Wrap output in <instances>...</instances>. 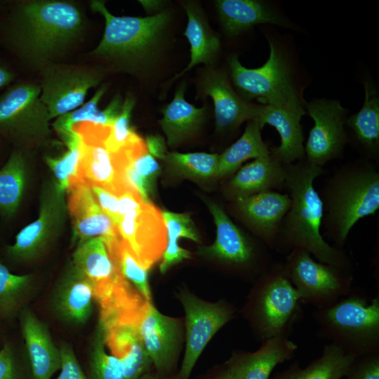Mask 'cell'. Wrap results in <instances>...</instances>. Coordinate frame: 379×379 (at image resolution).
I'll use <instances>...</instances> for the list:
<instances>
[{"mask_svg":"<svg viewBox=\"0 0 379 379\" xmlns=\"http://www.w3.org/2000/svg\"><path fill=\"white\" fill-rule=\"evenodd\" d=\"M200 98L211 97L214 105L216 132L230 134L244 121L255 119L262 105H256L242 98L234 90L225 69L206 67L197 84Z\"/></svg>","mask_w":379,"mask_h":379,"instance_id":"cell-18","label":"cell"},{"mask_svg":"<svg viewBox=\"0 0 379 379\" xmlns=\"http://www.w3.org/2000/svg\"><path fill=\"white\" fill-rule=\"evenodd\" d=\"M61 367L60 374L55 379H88L81 368L73 348L68 344L60 347Z\"/></svg>","mask_w":379,"mask_h":379,"instance_id":"cell-44","label":"cell"},{"mask_svg":"<svg viewBox=\"0 0 379 379\" xmlns=\"http://www.w3.org/2000/svg\"><path fill=\"white\" fill-rule=\"evenodd\" d=\"M162 215L166 227V245L159 270L164 274L172 266L191 257L189 251L179 246V238H187L195 242H200V238L189 213L164 211Z\"/></svg>","mask_w":379,"mask_h":379,"instance_id":"cell-35","label":"cell"},{"mask_svg":"<svg viewBox=\"0 0 379 379\" xmlns=\"http://www.w3.org/2000/svg\"><path fill=\"white\" fill-rule=\"evenodd\" d=\"M146 11H153L161 4V1H139Z\"/></svg>","mask_w":379,"mask_h":379,"instance_id":"cell-50","label":"cell"},{"mask_svg":"<svg viewBox=\"0 0 379 379\" xmlns=\"http://www.w3.org/2000/svg\"><path fill=\"white\" fill-rule=\"evenodd\" d=\"M32 274H15L0 262V318H8L20 313L29 296Z\"/></svg>","mask_w":379,"mask_h":379,"instance_id":"cell-37","label":"cell"},{"mask_svg":"<svg viewBox=\"0 0 379 379\" xmlns=\"http://www.w3.org/2000/svg\"><path fill=\"white\" fill-rule=\"evenodd\" d=\"M67 149L59 157H46L45 161L55 177L58 188L65 192L76 178L81 156V138L74 130L60 135Z\"/></svg>","mask_w":379,"mask_h":379,"instance_id":"cell-40","label":"cell"},{"mask_svg":"<svg viewBox=\"0 0 379 379\" xmlns=\"http://www.w3.org/2000/svg\"><path fill=\"white\" fill-rule=\"evenodd\" d=\"M302 114L262 105L255 119L260 129L266 124L273 126L280 136V145L270 148V154L282 164H290L305 158L304 135L300 124Z\"/></svg>","mask_w":379,"mask_h":379,"instance_id":"cell-26","label":"cell"},{"mask_svg":"<svg viewBox=\"0 0 379 379\" xmlns=\"http://www.w3.org/2000/svg\"><path fill=\"white\" fill-rule=\"evenodd\" d=\"M39 84L22 82L0 95V133L22 142H38L51 133Z\"/></svg>","mask_w":379,"mask_h":379,"instance_id":"cell-13","label":"cell"},{"mask_svg":"<svg viewBox=\"0 0 379 379\" xmlns=\"http://www.w3.org/2000/svg\"><path fill=\"white\" fill-rule=\"evenodd\" d=\"M118 197V232L142 267L148 270L166 248V227L162 212L135 190H128Z\"/></svg>","mask_w":379,"mask_h":379,"instance_id":"cell-9","label":"cell"},{"mask_svg":"<svg viewBox=\"0 0 379 379\" xmlns=\"http://www.w3.org/2000/svg\"><path fill=\"white\" fill-rule=\"evenodd\" d=\"M26 182V160L21 150L14 151L0 170V214L12 217L22 198Z\"/></svg>","mask_w":379,"mask_h":379,"instance_id":"cell-36","label":"cell"},{"mask_svg":"<svg viewBox=\"0 0 379 379\" xmlns=\"http://www.w3.org/2000/svg\"><path fill=\"white\" fill-rule=\"evenodd\" d=\"M260 131L255 119L248 121L241 136L219 154L216 178L232 175L246 161L270 154V147L263 141Z\"/></svg>","mask_w":379,"mask_h":379,"instance_id":"cell-34","label":"cell"},{"mask_svg":"<svg viewBox=\"0 0 379 379\" xmlns=\"http://www.w3.org/2000/svg\"><path fill=\"white\" fill-rule=\"evenodd\" d=\"M298 345L286 337H273L262 341L253 352L233 354L227 365L239 379H269L274 368L291 359Z\"/></svg>","mask_w":379,"mask_h":379,"instance_id":"cell-25","label":"cell"},{"mask_svg":"<svg viewBox=\"0 0 379 379\" xmlns=\"http://www.w3.org/2000/svg\"><path fill=\"white\" fill-rule=\"evenodd\" d=\"M72 265L92 283L94 292L111 284L120 274L100 237L78 244Z\"/></svg>","mask_w":379,"mask_h":379,"instance_id":"cell-31","label":"cell"},{"mask_svg":"<svg viewBox=\"0 0 379 379\" xmlns=\"http://www.w3.org/2000/svg\"><path fill=\"white\" fill-rule=\"evenodd\" d=\"M91 10L105 20L98 45L89 55L107 71L144 77L158 62L171 21L167 10L146 17L116 16L100 0L90 2Z\"/></svg>","mask_w":379,"mask_h":379,"instance_id":"cell-3","label":"cell"},{"mask_svg":"<svg viewBox=\"0 0 379 379\" xmlns=\"http://www.w3.org/2000/svg\"><path fill=\"white\" fill-rule=\"evenodd\" d=\"M185 313V351L178 379H189L199 356L214 335L234 317L225 302H209L182 291L178 294Z\"/></svg>","mask_w":379,"mask_h":379,"instance_id":"cell-14","label":"cell"},{"mask_svg":"<svg viewBox=\"0 0 379 379\" xmlns=\"http://www.w3.org/2000/svg\"><path fill=\"white\" fill-rule=\"evenodd\" d=\"M147 300L130 284H121L99 298L98 324L106 347L119 359L124 379H139L153 366L141 338L138 323Z\"/></svg>","mask_w":379,"mask_h":379,"instance_id":"cell-5","label":"cell"},{"mask_svg":"<svg viewBox=\"0 0 379 379\" xmlns=\"http://www.w3.org/2000/svg\"><path fill=\"white\" fill-rule=\"evenodd\" d=\"M345 377V379H379V353L357 357Z\"/></svg>","mask_w":379,"mask_h":379,"instance_id":"cell-43","label":"cell"},{"mask_svg":"<svg viewBox=\"0 0 379 379\" xmlns=\"http://www.w3.org/2000/svg\"><path fill=\"white\" fill-rule=\"evenodd\" d=\"M66 191L74 241L77 244L95 237L107 244L120 237L116 225L98 205L89 184L74 179Z\"/></svg>","mask_w":379,"mask_h":379,"instance_id":"cell-21","label":"cell"},{"mask_svg":"<svg viewBox=\"0 0 379 379\" xmlns=\"http://www.w3.org/2000/svg\"><path fill=\"white\" fill-rule=\"evenodd\" d=\"M218 154L205 152H167L164 161L173 173L188 178H215Z\"/></svg>","mask_w":379,"mask_h":379,"instance_id":"cell-39","label":"cell"},{"mask_svg":"<svg viewBox=\"0 0 379 379\" xmlns=\"http://www.w3.org/2000/svg\"><path fill=\"white\" fill-rule=\"evenodd\" d=\"M138 328L145 347L153 366L160 374L173 368L180 343V321L161 314L146 300L142 309Z\"/></svg>","mask_w":379,"mask_h":379,"instance_id":"cell-19","label":"cell"},{"mask_svg":"<svg viewBox=\"0 0 379 379\" xmlns=\"http://www.w3.org/2000/svg\"><path fill=\"white\" fill-rule=\"evenodd\" d=\"M185 84L175 91L173 100L162 109L159 123L164 132L167 144L173 147L192 134L204 121L207 107H197L185 98Z\"/></svg>","mask_w":379,"mask_h":379,"instance_id":"cell-30","label":"cell"},{"mask_svg":"<svg viewBox=\"0 0 379 379\" xmlns=\"http://www.w3.org/2000/svg\"><path fill=\"white\" fill-rule=\"evenodd\" d=\"M305 106L314 121L305 146V159L323 168L341 157L349 142L345 127L347 111L336 100L317 99Z\"/></svg>","mask_w":379,"mask_h":379,"instance_id":"cell-15","label":"cell"},{"mask_svg":"<svg viewBox=\"0 0 379 379\" xmlns=\"http://www.w3.org/2000/svg\"><path fill=\"white\" fill-rule=\"evenodd\" d=\"M365 99L361 109L347 118V128L362 159L378 165L379 157V98L375 88L364 81Z\"/></svg>","mask_w":379,"mask_h":379,"instance_id":"cell-28","label":"cell"},{"mask_svg":"<svg viewBox=\"0 0 379 379\" xmlns=\"http://www.w3.org/2000/svg\"><path fill=\"white\" fill-rule=\"evenodd\" d=\"M106 246L112 262L121 275L145 300L152 301L147 270L142 267L127 244L119 237L106 244Z\"/></svg>","mask_w":379,"mask_h":379,"instance_id":"cell-38","label":"cell"},{"mask_svg":"<svg viewBox=\"0 0 379 379\" xmlns=\"http://www.w3.org/2000/svg\"><path fill=\"white\" fill-rule=\"evenodd\" d=\"M245 312L262 341L278 336L288 338L302 310L299 294L282 262H274L258 277Z\"/></svg>","mask_w":379,"mask_h":379,"instance_id":"cell-7","label":"cell"},{"mask_svg":"<svg viewBox=\"0 0 379 379\" xmlns=\"http://www.w3.org/2000/svg\"><path fill=\"white\" fill-rule=\"evenodd\" d=\"M88 379H124L119 359L106 351L103 333L98 324L94 333L88 357Z\"/></svg>","mask_w":379,"mask_h":379,"instance_id":"cell-41","label":"cell"},{"mask_svg":"<svg viewBox=\"0 0 379 379\" xmlns=\"http://www.w3.org/2000/svg\"><path fill=\"white\" fill-rule=\"evenodd\" d=\"M86 20L80 6L66 0H28L15 4L8 20L9 47L30 68L59 62L81 41Z\"/></svg>","mask_w":379,"mask_h":379,"instance_id":"cell-1","label":"cell"},{"mask_svg":"<svg viewBox=\"0 0 379 379\" xmlns=\"http://www.w3.org/2000/svg\"><path fill=\"white\" fill-rule=\"evenodd\" d=\"M107 88V84H101L88 102L77 109L56 118L53 124L55 131L62 135L72 131L74 126L81 123L111 126L121 110L124 99L117 94L108 105L101 110L98 105Z\"/></svg>","mask_w":379,"mask_h":379,"instance_id":"cell-33","label":"cell"},{"mask_svg":"<svg viewBox=\"0 0 379 379\" xmlns=\"http://www.w3.org/2000/svg\"><path fill=\"white\" fill-rule=\"evenodd\" d=\"M323 206L321 228L333 246L343 249L353 226L379 208V171L361 159L345 164L328 177L318 191Z\"/></svg>","mask_w":379,"mask_h":379,"instance_id":"cell-4","label":"cell"},{"mask_svg":"<svg viewBox=\"0 0 379 379\" xmlns=\"http://www.w3.org/2000/svg\"><path fill=\"white\" fill-rule=\"evenodd\" d=\"M213 216L216 237L214 242L198 249L200 255L239 269H251L258 277L274 263L271 249L262 241H255L245 234L218 204L207 201Z\"/></svg>","mask_w":379,"mask_h":379,"instance_id":"cell-12","label":"cell"},{"mask_svg":"<svg viewBox=\"0 0 379 379\" xmlns=\"http://www.w3.org/2000/svg\"><path fill=\"white\" fill-rule=\"evenodd\" d=\"M282 262L301 303L315 309L333 304L353 288L354 272L316 261L303 248H293Z\"/></svg>","mask_w":379,"mask_h":379,"instance_id":"cell-10","label":"cell"},{"mask_svg":"<svg viewBox=\"0 0 379 379\" xmlns=\"http://www.w3.org/2000/svg\"><path fill=\"white\" fill-rule=\"evenodd\" d=\"M285 168L284 187L291 205L280 225L274 250L288 254L301 248L319 262L354 272V263L347 253L327 243L321 233L323 206L314 182L324 170L305 158L285 165Z\"/></svg>","mask_w":379,"mask_h":379,"instance_id":"cell-2","label":"cell"},{"mask_svg":"<svg viewBox=\"0 0 379 379\" xmlns=\"http://www.w3.org/2000/svg\"><path fill=\"white\" fill-rule=\"evenodd\" d=\"M64 193L55 183L44 191L36 220L21 230L6 253L16 261H29L41 255L53 242L63 223L66 211Z\"/></svg>","mask_w":379,"mask_h":379,"instance_id":"cell-17","label":"cell"},{"mask_svg":"<svg viewBox=\"0 0 379 379\" xmlns=\"http://www.w3.org/2000/svg\"><path fill=\"white\" fill-rule=\"evenodd\" d=\"M31 379H51L61 367L60 347L54 343L47 325L28 308L19 313Z\"/></svg>","mask_w":379,"mask_h":379,"instance_id":"cell-23","label":"cell"},{"mask_svg":"<svg viewBox=\"0 0 379 379\" xmlns=\"http://www.w3.org/2000/svg\"><path fill=\"white\" fill-rule=\"evenodd\" d=\"M91 187L100 208L117 225L119 218V199L118 196L100 187L95 185H91Z\"/></svg>","mask_w":379,"mask_h":379,"instance_id":"cell-46","label":"cell"},{"mask_svg":"<svg viewBox=\"0 0 379 379\" xmlns=\"http://www.w3.org/2000/svg\"><path fill=\"white\" fill-rule=\"evenodd\" d=\"M290 205L287 193L266 191L233 200L232 211L260 240L274 250Z\"/></svg>","mask_w":379,"mask_h":379,"instance_id":"cell-20","label":"cell"},{"mask_svg":"<svg viewBox=\"0 0 379 379\" xmlns=\"http://www.w3.org/2000/svg\"><path fill=\"white\" fill-rule=\"evenodd\" d=\"M109 72L100 65L49 63L40 70L41 101L51 121L81 106L88 91L98 86Z\"/></svg>","mask_w":379,"mask_h":379,"instance_id":"cell-11","label":"cell"},{"mask_svg":"<svg viewBox=\"0 0 379 379\" xmlns=\"http://www.w3.org/2000/svg\"><path fill=\"white\" fill-rule=\"evenodd\" d=\"M145 145L149 153L154 157L164 160L167 154L165 142L162 137L149 135L145 138Z\"/></svg>","mask_w":379,"mask_h":379,"instance_id":"cell-47","label":"cell"},{"mask_svg":"<svg viewBox=\"0 0 379 379\" xmlns=\"http://www.w3.org/2000/svg\"><path fill=\"white\" fill-rule=\"evenodd\" d=\"M182 5L187 16L184 35L190 45V61L171 82L197 65L213 66L220 48V39L212 31L199 6L194 1H186Z\"/></svg>","mask_w":379,"mask_h":379,"instance_id":"cell-29","label":"cell"},{"mask_svg":"<svg viewBox=\"0 0 379 379\" xmlns=\"http://www.w3.org/2000/svg\"><path fill=\"white\" fill-rule=\"evenodd\" d=\"M356 357L329 343L324 347L321 355L306 367L301 368L296 360L288 368L275 373L272 379H341Z\"/></svg>","mask_w":379,"mask_h":379,"instance_id":"cell-32","label":"cell"},{"mask_svg":"<svg viewBox=\"0 0 379 379\" xmlns=\"http://www.w3.org/2000/svg\"><path fill=\"white\" fill-rule=\"evenodd\" d=\"M14 78L15 75L11 69L0 65V89L11 84Z\"/></svg>","mask_w":379,"mask_h":379,"instance_id":"cell-48","label":"cell"},{"mask_svg":"<svg viewBox=\"0 0 379 379\" xmlns=\"http://www.w3.org/2000/svg\"><path fill=\"white\" fill-rule=\"evenodd\" d=\"M213 379H239L232 370L226 364Z\"/></svg>","mask_w":379,"mask_h":379,"instance_id":"cell-49","label":"cell"},{"mask_svg":"<svg viewBox=\"0 0 379 379\" xmlns=\"http://www.w3.org/2000/svg\"><path fill=\"white\" fill-rule=\"evenodd\" d=\"M0 379H25L14 348L9 343L0 349Z\"/></svg>","mask_w":379,"mask_h":379,"instance_id":"cell-45","label":"cell"},{"mask_svg":"<svg viewBox=\"0 0 379 379\" xmlns=\"http://www.w3.org/2000/svg\"><path fill=\"white\" fill-rule=\"evenodd\" d=\"M215 5L227 34L237 36L261 23L288 26L286 20L267 4L255 0H218Z\"/></svg>","mask_w":379,"mask_h":379,"instance_id":"cell-27","label":"cell"},{"mask_svg":"<svg viewBox=\"0 0 379 379\" xmlns=\"http://www.w3.org/2000/svg\"><path fill=\"white\" fill-rule=\"evenodd\" d=\"M285 164L270 154L255 159L238 169L227 181L225 194L234 200L284 188Z\"/></svg>","mask_w":379,"mask_h":379,"instance_id":"cell-24","label":"cell"},{"mask_svg":"<svg viewBox=\"0 0 379 379\" xmlns=\"http://www.w3.org/2000/svg\"><path fill=\"white\" fill-rule=\"evenodd\" d=\"M95 303L92 283L72 264L53 290V313L68 325L81 326L90 319Z\"/></svg>","mask_w":379,"mask_h":379,"instance_id":"cell-22","label":"cell"},{"mask_svg":"<svg viewBox=\"0 0 379 379\" xmlns=\"http://www.w3.org/2000/svg\"><path fill=\"white\" fill-rule=\"evenodd\" d=\"M139 379H160V378L157 375L149 374V373H145V375H143ZM171 379H178V378L176 377V378H171Z\"/></svg>","mask_w":379,"mask_h":379,"instance_id":"cell-51","label":"cell"},{"mask_svg":"<svg viewBox=\"0 0 379 379\" xmlns=\"http://www.w3.org/2000/svg\"><path fill=\"white\" fill-rule=\"evenodd\" d=\"M135 105V98L132 94L128 93L124 99L119 114L109 126L105 143L112 153H116L142 139L131 126V118Z\"/></svg>","mask_w":379,"mask_h":379,"instance_id":"cell-42","label":"cell"},{"mask_svg":"<svg viewBox=\"0 0 379 379\" xmlns=\"http://www.w3.org/2000/svg\"><path fill=\"white\" fill-rule=\"evenodd\" d=\"M72 130L81 138V156L75 179L100 187L117 196L132 190L124 179L114 154L106 145L109 127L91 124L88 127Z\"/></svg>","mask_w":379,"mask_h":379,"instance_id":"cell-16","label":"cell"},{"mask_svg":"<svg viewBox=\"0 0 379 379\" xmlns=\"http://www.w3.org/2000/svg\"><path fill=\"white\" fill-rule=\"evenodd\" d=\"M317 334L345 352L359 357L379 353V295L369 299L364 291H352L333 304L315 309Z\"/></svg>","mask_w":379,"mask_h":379,"instance_id":"cell-6","label":"cell"},{"mask_svg":"<svg viewBox=\"0 0 379 379\" xmlns=\"http://www.w3.org/2000/svg\"><path fill=\"white\" fill-rule=\"evenodd\" d=\"M270 55L260 67H244L237 55L229 58L230 78L236 92L244 100L256 99L266 105L305 114L286 60L277 45L268 39Z\"/></svg>","mask_w":379,"mask_h":379,"instance_id":"cell-8","label":"cell"}]
</instances>
